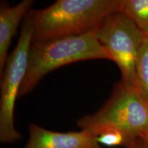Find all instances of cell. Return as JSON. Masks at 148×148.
I'll list each match as a JSON object with an SVG mask.
<instances>
[{
  "label": "cell",
  "instance_id": "7a4b0ae2",
  "mask_svg": "<svg viewBox=\"0 0 148 148\" xmlns=\"http://www.w3.org/2000/svg\"><path fill=\"white\" fill-rule=\"evenodd\" d=\"M95 29L79 36L32 41L26 75L18 97L32 91L49 72L66 64L92 59L110 60L96 38Z\"/></svg>",
  "mask_w": 148,
  "mask_h": 148
},
{
  "label": "cell",
  "instance_id": "7c38bea8",
  "mask_svg": "<svg viewBox=\"0 0 148 148\" xmlns=\"http://www.w3.org/2000/svg\"><path fill=\"white\" fill-rule=\"evenodd\" d=\"M140 137L141 138H143V139L145 140V141L147 143V144L148 145V127L145 130V132H144L143 134H141V136H140Z\"/></svg>",
  "mask_w": 148,
  "mask_h": 148
},
{
  "label": "cell",
  "instance_id": "3957f363",
  "mask_svg": "<svg viewBox=\"0 0 148 148\" xmlns=\"http://www.w3.org/2000/svg\"><path fill=\"white\" fill-rule=\"evenodd\" d=\"M77 124L95 137L107 130H116L128 141L140 137L148 127V102L134 85L121 81L97 112L79 118Z\"/></svg>",
  "mask_w": 148,
  "mask_h": 148
},
{
  "label": "cell",
  "instance_id": "5b68a950",
  "mask_svg": "<svg viewBox=\"0 0 148 148\" xmlns=\"http://www.w3.org/2000/svg\"><path fill=\"white\" fill-rule=\"evenodd\" d=\"M96 38L121 73V82L134 85L135 62L145 33L120 11L109 14L95 29Z\"/></svg>",
  "mask_w": 148,
  "mask_h": 148
},
{
  "label": "cell",
  "instance_id": "277c9868",
  "mask_svg": "<svg viewBox=\"0 0 148 148\" xmlns=\"http://www.w3.org/2000/svg\"><path fill=\"white\" fill-rule=\"evenodd\" d=\"M32 34V21L27 13L24 18L17 45L9 54L1 75L0 141L3 143H14L22 138L14 126V106L26 75Z\"/></svg>",
  "mask_w": 148,
  "mask_h": 148
},
{
  "label": "cell",
  "instance_id": "6da1fadb",
  "mask_svg": "<svg viewBox=\"0 0 148 148\" xmlns=\"http://www.w3.org/2000/svg\"><path fill=\"white\" fill-rule=\"evenodd\" d=\"M119 8L120 0H58L45 8L31 9L32 41L86 34Z\"/></svg>",
  "mask_w": 148,
  "mask_h": 148
},
{
  "label": "cell",
  "instance_id": "ba28073f",
  "mask_svg": "<svg viewBox=\"0 0 148 148\" xmlns=\"http://www.w3.org/2000/svg\"><path fill=\"white\" fill-rule=\"evenodd\" d=\"M134 85L148 102V32L138 51L134 68Z\"/></svg>",
  "mask_w": 148,
  "mask_h": 148
},
{
  "label": "cell",
  "instance_id": "9c48e42d",
  "mask_svg": "<svg viewBox=\"0 0 148 148\" xmlns=\"http://www.w3.org/2000/svg\"><path fill=\"white\" fill-rule=\"evenodd\" d=\"M119 11L144 33L148 32V0H120Z\"/></svg>",
  "mask_w": 148,
  "mask_h": 148
},
{
  "label": "cell",
  "instance_id": "52a82bcc",
  "mask_svg": "<svg viewBox=\"0 0 148 148\" xmlns=\"http://www.w3.org/2000/svg\"><path fill=\"white\" fill-rule=\"evenodd\" d=\"M33 4L32 0H23L14 6L1 3L0 7V73H3L8 57L12 38L16 36L22 18H25Z\"/></svg>",
  "mask_w": 148,
  "mask_h": 148
},
{
  "label": "cell",
  "instance_id": "30bf717a",
  "mask_svg": "<svg viewBox=\"0 0 148 148\" xmlns=\"http://www.w3.org/2000/svg\"><path fill=\"white\" fill-rule=\"evenodd\" d=\"M96 139L99 144L113 147V146H124L127 138L123 133L114 129L107 130L101 132L96 136Z\"/></svg>",
  "mask_w": 148,
  "mask_h": 148
},
{
  "label": "cell",
  "instance_id": "8fae6325",
  "mask_svg": "<svg viewBox=\"0 0 148 148\" xmlns=\"http://www.w3.org/2000/svg\"><path fill=\"white\" fill-rule=\"evenodd\" d=\"M124 147L125 148H148V145L143 138L136 137L127 141Z\"/></svg>",
  "mask_w": 148,
  "mask_h": 148
},
{
  "label": "cell",
  "instance_id": "8992f818",
  "mask_svg": "<svg viewBox=\"0 0 148 148\" xmlns=\"http://www.w3.org/2000/svg\"><path fill=\"white\" fill-rule=\"evenodd\" d=\"M24 148H101L94 136L87 131L59 132L32 123L29 139Z\"/></svg>",
  "mask_w": 148,
  "mask_h": 148
}]
</instances>
